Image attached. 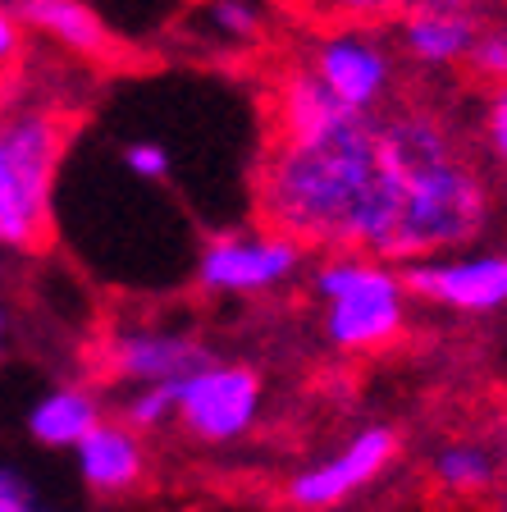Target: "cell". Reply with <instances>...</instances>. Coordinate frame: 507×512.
<instances>
[{"mask_svg": "<svg viewBox=\"0 0 507 512\" xmlns=\"http://www.w3.org/2000/svg\"><path fill=\"white\" fill-rule=\"evenodd\" d=\"M19 51H23V28H19V19H14L10 0H0V74L19 60Z\"/></svg>", "mask_w": 507, "mask_h": 512, "instance_id": "23", "label": "cell"}, {"mask_svg": "<svg viewBox=\"0 0 507 512\" xmlns=\"http://www.w3.org/2000/svg\"><path fill=\"white\" fill-rule=\"evenodd\" d=\"M261 229L380 261L393 192L375 156V115H352L297 60L270 92V142L256 179Z\"/></svg>", "mask_w": 507, "mask_h": 512, "instance_id": "1", "label": "cell"}, {"mask_svg": "<svg viewBox=\"0 0 507 512\" xmlns=\"http://www.w3.org/2000/svg\"><path fill=\"white\" fill-rule=\"evenodd\" d=\"M320 330L338 352H380L407 330V293L398 266L357 252H334L311 270Z\"/></svg>", "mask_w": 507, "mask_h": 512, "instance_id": "3", "label": "cell"}, {"mask_svg": "<svg viewBox=\"0 0 507 512\" xmlns=\"http://www.w3.org/2000/svg\"><path fill=\"white\" fill-rule=\"evenodd\" d=\"M101 421H106V407L87 384H55L28 407V435L42 448H69L74 453Z\"/></svg>", "mask_w": 507, "mask_h": 512, "instance_id": "14", "label": "cell"}, {"mask_svg": "<svg viewBox=\"0 0 507 512\" xmlns=\"http://www.w3.org/2000/svg\"><path fill=\"white\" fill-rule=\"evenodd\" d=\"M316 83L352 115H380L398 101V51L380 23L329 19L302 55Z\"/></svg>", "mask_w": 507, "mask_h": 512, "instance_id": "4", "label": "cell"}, {"mask_svg": "<svg viewBox=\"0 0 507 512\" xmlns=\"http://www.w3.org/2000/svg\"><path fill=\"white\" fill-rule=\"evenodd\" d=\"M46 238H51V211H42L28 197V188L19 183L10 156H5V142H0V247L42 252Z\"/></svg>", "mask_w": 507, "mask_h": 512, "instance_id": "15", "label": "cell"}, {"mask_svg": "<svg viewBox=\"0 0 507 512\" xmlns=\"http://www.w3.org/2000/svg\"><path fill=\"white\" fill-rule=\"evenodd\" d=\"M398 448H402V439H398V430L393 426H384V421L361 426L348 444L338 448V453H329V458L293 471V480L284 485L288 508L329 512V508H338V503H348L352 494L366 490V485H375V480L393 467Z\"/></svg>", "mask_w": 507, "mask_h": 512, "instance_id": "8", "label": "cell"}, {"mask_svg": "<svg viewBox=\"0 0 507 512\" xmlns=\"http://www.w3.org/2000/svg\"><path fill=\"white\" fill-rule=\"evenodd\" d=\"M179 384L183 380L128 389L124 403H119V426H128L133 435H151V430H160V426H174V412H179Z\"/></svg>", "mask_w": 507, "mask_h": 512, "instance_id": "18", "label": "cell"}, {"mask_svg": "<svg viewBox=\"0 0 507 512\" xmlns=\"http://www.w3.org/2000/svg\"><path fill=\"white\" fill-rule=\"evenodd\" d=\"M293 5H302V10L320 14V19H329V14H334V0H293Z\"/></svg>", "mask_w": 507, "mask_h": 512, "instance_id": "24", "label": "cell"}, {"mask_svg": "<svg viewBox=\"0 0 507 512\" xmlns=\"http://www.w3.org/2000/svg\"><path fill=\"white\" fill-rule=\"evenodd\" d=\"M19 512H51V508H37V503H28V508H19Z\"/></svg>", "mask_w": 507, "mask_h": 512, "instance_id": "26", "label": "cell"}, {"mask_svg": "<svg viewBox=\"0 0 507 512\" xmlns=\"http://www.w3.org/2000/svg\"><path fill=\"white\" fill-rule=\"evenodd\" d=\"M197 32L224 51H252L265 42L270 19L261 0H206L197 14Z\"/></svg>", "mask_w": 507, "mask_h": 512, "instance_id": "16", "label": "cell"}, {"mask_svg": "<svg viewBox=\"0 0 507 512\" xmlns=\"http://www.w3.org/2000/svg\"><path fill=\"white\" fill-rule=\"evenodd\" d=\"M0 142L10 156L19 183L42 211H51L55 174H60L64 147H69V119L55 106H14L0 110Z\"/></svg>", "mask_w": 507, "mask_h": 512, "instance_id": "10", "label": "cell"}, {"mask_svg": "<svg viewBox=\"0 0 507 512\" xmlns=\"http://www.w3.org/2000/svg\"><path fill=\"white\" fill-rule=\"evenodd\" d=\"M407 10H471V0H334L329 19L343 23H384Z\"/></svg>", "mask_w": 507, "mask_h": 512, "instance_id": "19", "label": "cell"}, {"mask_svg": "<svg viewBox=\"0 0 507 512\" xmlns=\"http://www.w3.org/2000/svg\"><path fill=\"white\" fill-rule=\"evenodd\" d=\"M393 23H398V51L425 69L466 64L480 37V19L471 10H407Z\"/></svg>", "mask_w": 507, "mask_h": 512, "instance_id": "13", "label": "cell"}, {"mask_svg": "<svg viewBox=\"0 0 507 512\" xmlns=\"http://www.w3.org/2000/svg\"><path fill=\"white\" fill-rule=\"evenodd\" d=\"M119 160H124V170L142 183H169V174H174V156H169V147L165 142H151V138L128 142V147L119 151Z\"/></svg>", "mask_w": 507, "mask_h": 512, "instance_id": "21", "label": "cell"}, {"mask_svg": "<svg viewBox=\"0 0 507 512\" xmlns=\"http://www.w3.org/2000/svg\"><path fill=\"white\" fill-rule=\"evenodd\" d=\"M375 156L393 192V220L380 261L412 266L462 252L489 229L494 197L480 165L439 110L393 101L375 115Z\"/></svg>", "mask_w": 507, "mask_h": 512, "instance_id": "2", "label": "cell"}, {"mask_svg": "<svg viewBox=\"0 0 507 512\" xmlns=\"http://www.w3.org/2000/svg\"><path fill=\"white\" fill-rule=\"evenodd\" d=\"M307 247L270 229H224L197 252V288L215 298H261L297 279Z\"/></svg>", "mask_w": 507, "mask_h": 512, "instance_id": "5", "label": "cell"}, {"mask_svg": "<svg viewBox=\"0 0 507 512\" xmlns=\"http://www.w3.org/2000/svg\"><path fill=\"white\" fill-rule=\"evenodd\" d=\"M402 293L407 298L434 302L466 316L507 307V252H480V256H430L398 266Z\"/></svg>", "mask_w": 507, "mask_h": 512, "instance_id": "9", "label": "cell"}, {"mask_svg": "<svg viewBox=\"0 0 507 512\" xmlns=\"http://www.w3.org/2000/svg\"><path fill=\"white\" fill-rule=\"evenodd\" d=\"M5 334H10V320H5V307H0V352H5Z\"/></svg>", "mask_w": 507, "mask_h": 512, "instance_id": "25", "label": "cell"}, {"mask_svg": "<svg viewBox=\"0 0 507 512\" xmlns=\"http://www.w3.org/2000/svg\"><path fill=\"white\" fill-rule=\"evenodd\" d=\"M10 10L23 32H37L78 60H110L115 55L106 23L96 19L87 0H10Z\"/></svg>", "mask_w": 507, "mask_h": 512, "instance_id": "12", "label": "cell"}, {"mask_svg": "<svg viewBox=\"0 0 507 512\" xmlns=\"http://www.w3.org/2000/svg\"><path fill=\"white\" fill-rule=\"evenodd\" d=\"M220 362V352L192 330H160V325H138V330H115L96 348V375L124 389L165 380H188L201 366Z\"/></svg>", "mask_w": 507, "mask_h": 512, "instance_id": "7", "label": "cell"}, {"mask_svg": "<svg viewBox=\"0 0 507 512\" xmlns=\"http://www.w3.org/2000/svg\"><path fill=\"white\" fill-rule=\"evenodd\" d=\"M74 462H78L83 485L92 494H101V499H119V494L138 490L142 480H147V448H142V435H133V430L110 421V416L74 448Z\"/></svg>", "mask_w": 507, "mask_h": 512, "instance_id": "11", "label": "cell"}, {"mask_svg": "<svg viewBox=\"0 0 507 512\" xmlns=\"http://www.w3.org/2000/svg\"><path fill=\"white\" fill-rule=\"evenodd\" d=\"M434 480L444 485V490L453 494H480L494 485L498 476V462L489 448L480 444H444L439 453H434Z\"/></svg>", "mask_w": 507, "mask_h": 512, "instance_id": "17", "label": "cell"}, {"mask_svg": "<svg viewBox=\"0 0 507 512\" xmlns=\"http://www.w3.org/2000/svg\"><path fill=\"white\" fill-rule=\"evenodd\" d=\"M466 74L480 78V83H507V28H485L480 23V37L466 55Z\"/></svg>", "mask_w": 507, "mask_h": 512, "instance_id": "20", "label": "cell"}, {"mask_svg": "<svg viewBox=\"0 0 507 512\" xmlns=\"http://www.w3.org/2000/svg\"><path fill=\"white\" fill-rule=\"evenodd\" d=\"M485 151L498 160V165H507V83L494 92V101H489V115H485Z\"/></svg>", "mask_w": 507, "mask_h": 512, "instance_id": "22", "label": "cell"}, {"mask_svg": "<svg viewBox=\"0 0 507 512\" xmlns=\"http://www.w3.org/2000/svg\"><path fill=\"white\" fill-rule=\"evenodd\" d=\"M503 508H507V503H503Z\"/></svg>", "mask_w": 507, "mask_h": 512, "instance_id": "27", "label": "cell"}, {"mask_svg": "<svg viewBox=\"0 0 507 512\" xmlns=\"http://www.w3.org/2000/svg\"><path fill=\"white\" fill-rule=\"evenodd\" d=\"M265 403V380L256 366L247 362H211L197 375L179 384V412L174 426L192 439V444L224 448L233 439H243L256 426Z\"/></svg>", "mask_w": 507, "mask_h": 512, "instance_id": "6", "label": "cell"}]
</instances>
